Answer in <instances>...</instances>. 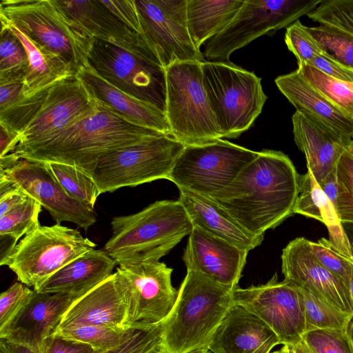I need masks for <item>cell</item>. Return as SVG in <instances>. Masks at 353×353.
<instances>
[{"instance_id": "obj_1", "label": "cell", "mask_w": 353, "mask_h": 353, "mask_svg": "<svg viewBox=\"0 0 353 353\" xmlns=\"http://www.w3.org/2000/svg\"><path fill=\"white\" fill-rule=\"evenodd\" d=\"M299 177L286 154L263 150L230 185L210 199L250 234L261 238L294 214Z\"/></svg>"}, {"instance_id": "obj_30", "label": "cell", "mask_w": 353, "mask_h": 353, "mask_svg": "<svg viewBox=\"0 0 353 353\" xmlns=\"http://www.w3.org/2000/svg\"><path fill=\"white\" fill-rule=\"evenodd\" d=\"M293 213L310 217L324 223L327 228L329 241L332 245L343 255L352 259L335 208L309 171L303 175L299 174V193Z\"/></svg>"}, {"instance_id": "obj_7", "label": "cell", "mask_w": 353, "mask_h": 353, "mask_svg": "<svg viewBox=\"0 0 353 353\" xmlns=\"http://www.w3.org/2000/svg\"><path fill=\"white\" fill-rule=\"evenodd\" d=\"M202 63L175 62L165 68V114L172 136L187 145L223 139L203 83Z\"/></svg>"}, {"instance_id": "obj_9", "label": "cell", "mask_w": 353, "mask_h": 353, "mask_svg": "<svg viewBox=\"0 0 353 353\" xmlns=\"http://www.w3.org/2000/svg\"><path fill=\"white\" fill-rule=\"evenodd\" d=\"M185 147L170 135L150 138L103 157L91 177L101 194L168 179Z\"/></svg>"}, {"instance_id": "obj_19", "label": "cell", "mask_w": 353, "mask_h": 353, "mask_svg": "<svg viewBox=\"0 0 353 353\" xmlns=\"http://www.w3.org/2000/svg\"><path fill=\"white\" fill-rule=\"evenodd\" d=\"M130 291L123 276L117 270L109 278L75 300L57 328L97 325L126 330Z\"/></svg>"}, {"instance_id": "obj_54", "label": "cell", "mask_w": 353, "mask_h": 353, "mask_svg": "<svg viewBox=\"0 0 353 353\" xmlns=\"http://www.w3.org/2000/svg\"><path fill=\"white\" fill-rule=\"evenodd\" d=\"M346 332H347V335L349 338V340L353 346V316L352 317V319H350V321L348 323Z\"/></svg>"}, {"instance_id": "obj_39", "label": "cell", "mask_w": 353, "mask_h": 353, "mask_svg": "<svg viewBox=\"0 0 353 353\" xmlns=\"http://www.w3.org/2000/svg\"><path fill=\"white\" fill-rule=\"evenodd\" d=\"M336 213L341 222L353 223V156L347 149L343 152L336 163Z\"/></svg>"}, {"instance_id": "obj_14", "label": "cell", "mask_w": 353, "mask_h": 353, "mask_svg": "<svg viewBox=\"0 0 353 353\" xmlns=\"http://www.w3.org/2000/svg\"><path fill=\"white\" fill-rule=\"evenodd\" d=\"M234 303L256 315L277 335L281 345L302 341L306 332L305 307L298 288L275 274L266 283L233 291Z\"/></svg>"}, {"instance_id": "obj_11", "label": "cell", "mask_w": 353, "mask_h": 353, "mask_svg": "<svg viewBox=\"0 0 353 353\" xmlns=\"http://www.w3.org/2000/svg\"><path fill=\"white\" fill-rule=\"evenodd\" d=\"M323 1L245 0L229 25L206 42L203 54L212 61L230 62L235 50L262 35L288 28Z\"/></svg>"}, {"instance_id": "obj_31", "label": "cell", "mask_w": 353, "mask_h": 353, "mask_svg": "<svg viewBox=\"0 0 353 353\" xmlns=\"http://www.w3.org/2000/svg\"><path fill=\"white\" fill-rule=\"evenodd\" d=\"M245 1L188 0L187 19L190 37L201 46L219 34L232 21Z\"/></svg>"}, {"instance_id": "obj_10", "label": "cell", "mask_w": 353, "mask_h": 353, "mask_svg": "<svg viewBox=\"0 0 353 353\" xmlns=\"http://www.w3.org/2000/svg\"><path fill=\"white\" fill-rule=\"evenodd\" d=\"M258 153L223 139L203 145H187L168 180L179 190L212 198L230 185Z\"/></svg>"}, {"instance_id": "obj_4", "label": "cell", "mask_w": 353, "mask_h": 353, "mask_svg": "<svg viewBox=\"0 0 353 353\" xmlns=\"http://www.w3.org/2000/svg\"><path fill=\"white\" fill-rule=\"evenodd\" d=\"M233 291L187 270L175 304L162 323L161 344L167 353L208 349L214 332L234 305Z\"/></svg>"}, {"instance_id": "obj_58", "label": "cell", "mask_w": 353, "mask_h": 353, "mask_svg": "<svg viewBox=\"0 0 353 353\" xmlns=\"http://www.w3.org/2000/svg\"><path fill=\"white\" fill-rule=\"evenodd\" d=\"M347 150H349V152L352 154L353 156V140L350 142L349 146H348V148Z\"/></svg>"}, {"instance_id": "obj_35", "label": "cell", "mask_w": 353, "mask_h": 353, "mask_svg": "<svg viewBox=\"0 0 353 353\" xmlns=\"http://www.w3.org/2000/svg\"><path fill=\"white\" fill-rule=\"evenodd\" d=\"M298 289L305 307L306 332L320 329L347 330L353 316L305 290Z\"/></svg>"}, {"instance_id": "obj_27", "label": "cell", "mask_w": 353, "mask_h": 353, "mask_svg": "<svg viewBox=\"0 0 353 353\" xmlns=\"http://www.w3.org/2000/svg\"><path fill=\"white\" fill-rule=\"evenodd\" d=\"M294 141L305 156L307 171L319 183L336 168L351 141L298 112L292 117Z\"/></svg>"}, {"instance_id": "obj_49", "label": "cell", "mask_w": 353, "mask_h": 353, "mask_svg": "<svg viewBox=\"0 0 353 353\" xmlns=\"http://www.w3.org/2000/svg\"><path fill=\"white\" fill-rule=\"evenodd\" d=\"M29 196L19 187L11 182L0 189V217L25 202Z\"/></svg>"}, {"instance_id": "obj_6", "label": "cell", "mask_w": 353, "mask_h": 353, "mask_svg": "<svg viewBox=\"0 0 353 353\" xmlns=\"http://www.w3.org/2000/svg\"><path fill=\"white\" fill-rule=\"evenodd\" d=\"M201 68L222 138H238L252 125L268 99L261 79L230 62L205 61Z\"/></svg>"}, {"instance_id": "obj_42", "label": "cell", "mask_w": 353, "mask_h": 353, "mask_svg": "<svg viewBox=\"0 0 353 353\" xmlns=\"http://www.w3.org/2000/svg\"><path fill=\"white\" fill-rule=\"evenodd\" d=\"M310 245L317 261L349 288L353 260L341 253L325 238L317 242L310 241Z\"/></svg>"}, {"instance_id": "obj_50", "label": "cell", "mask_w": 353, "mask_h": 353, "mask_svg": "<svg viewBox=\"0 0 353 353\" xmlns=\"http://www.w3.org/2000/svg\"><path fill=\"white\" fill-rule=\"evenodd\" d=\"M318 184L335 208L338 193L336 168Z\"/></svg>"}, {"instance_id": "obj_46", "label": "cell", "mask_w": 353, "mask_h": 353, "mask_svg": "<svg viewBox=\"0 0 353 353\" xmlns=\"http://www.w3.org/2000/svg\"><path fill=\"white\" fill-rule=\"evenodd\" d=\"M103 1L106 7L131 30L142 36L139 14L134 0Z\"/></svg>"}, {"instance_id": "obj_26", "label": "cell", "mask_w": 353, "mask_h": 353, "mask_svg": "<svg viewBox=\"0 0 353 353\" xmlns=\"http://www.w3.org/2000/svg\"><path fill=\"white\" fill-rule=\"evenodd\" d=\"M275 83L296 112L345 139L353 140V119L312 88L297 70L279 76Z\"/></svg>"}, {"instance_id": "obj_22", "label": "cell", "mask_w": 353, "mask_h": 353, "mask_svg": "<svg viewBox=\"0 0 353 353\" xmlns=\"http://www.w3.org/2000/svg\"><path fill=\"white\" fill-rule=\"evenodd\" d=\"M57 1L69 17L93 38L112 43L138 56L159 61L144 38L113 14L102 0Z\"/></svg>"}, {"instance_id": "obj_15", "label": "cell", "mask_w": 353, "mask_h": 353, "mask_svg": "<svg viewBox=\"0 0 353 353\" xmlns=\"http://www.w3.org/2000/svg\"><path fill=\"white\" fill-rule=\"evenodd\" d=\"M117 270L125 279L130 291L126 327H145L163 323L178 295V290L171 281L172 268L159 261L119 265Z\"/></svg>"}, {"instance_id": "obj_8", "label": "cell", "mask_w": 353, "mask_h": 353, "mask_svg": "<svg viewBox=\"0 0 353 353\" xmlns=\"http://www.w3.org/2000/svg\"><path fill=\"white\" fill-rule=\"evenodd\" d=\"M96 244L75 229L56 223L26 234L1 265H8L19 282L34 287Z\"/></svg>"}, {"instance_id": "obj_24", "label": "cell", "mask_w": 353, "mask_h": 353, "mask_svg": "<svg viewBox=\"0 0 353 353\" xmlns=\"http://www.w3.org/2000/svg\"><path fill=\"white\" fill-rule=\"evenodd\" d=\"M76 76L99 105L132 123L172 136L166 114L157 107L114 87L88 65L79 69Z\"/></svg>"}, {"instance_id": "obj_20", "label": "cell", "mask_w": 353, "mask_h": 353, "mask_svg": "<svg viewBox=\"0 0 353 353\" xmlns=\"http://www.w3.org/2000/svg\"><path fill=\"white\" fill-rule=\"evenodd\" d=\"M75 300L69 294L41 293L33 290L30 299L0 328V339L43 350L46 340Z\"/></svg>"}, {"instance_id": "obj_41", "label": "cell", "mask_w": 353, "mask_h": 353, "mask_svg": "<svg viewBox=\"0 0 353 353\" xmlns=\"http://www.w3.org/2000/svg\"><path fill=\"white\" fill-rule=\"evenodd\" d=\"M302 340L312 353H353L346 330H312L306 332Z\"/></svg>"}, {"instance_id": "obj_32", "label": "cell", "mask_w": 353, "mask_h": 353, "mask_svg": "<svg viewBox=\"0 0 353 353\" xmlns=\"http://www.w3.org/2000/svg\"><path fill=\"white\" fill-rule=\"evenodd\" d=\"M305 81L329 102L353 119V83L333 78L307 64L296 69Z\"/></svg>"}, {"instance_id": "obj_3", "label": "cell", "mask_w": 353, "mask_h": 353, "mask_svg": "<svg viewBox=\"0 0 353 353\" xmlns=\"http://www.w3.org/2000/svg\"><path fill=\"white\" fill-rule=\"evenodd\" d=\"M110 224L112 234L103 250L119 265L159 261L193 229L179 200L157 201L137 213L113 217Z\"/></svg>"}, {"instance_id": "obj_48", "label": "cell", "mask_w": 353, "mask_h": 353, "mask_svg": "<svg viewBox=\"0 0 353 353\" xmlns=\"http://www.w3.org/2000/svg\"><path fill=\"white\" fill-rule=\"evenodd\" d=\"M307 65H310L333 78L353 83L352 69L340 65L323 54L315 57Z\"/></svg>"}, {"instance_id": "obj_29", "label": "cell", "mask_w": 353, "mask_h": 353, "mask_svg": "<svg viewBox=\"0 0 353 353\" xmlns=\"http://www.w3.org/2000/svg\"><path fill=\"white\" fill-rule=\"evenodd\" d=\"M0 19L19 38L28 53L29 67L23 83L25 97L41 93L61 81L77 74L76 70L60 56L30 39L6 19L1 17Z\"/></svg>"}, {"instance_id": "obj_37", "label": "cell", "mask_w": 353, "mask_h": 353, "mask_svg": "<svg viewBox=\"0 0 353 353\" xmlns=\"http://www.w3.org/2000/svg\"><path fill=\"white\" fill-rule=\"evenodd\" d=\"M132 329L116 330L97 325H75L57 328L52 334L88 344L95 351H104L120 345Z\"/></svg>"}, {"instance_id": "obj_34", "label": "cell", "mask_w": 353, "mask_h": 353, "mask_svg": "<svg viewBox=\"0 0 353 353\" xmlns=\"http://www.w3.org/2000/svg\"><path fill=\"white\" fill-rule=\"evenodd\" d=\"M305 28L323 56L353 70V34L328 24Z\"/></svg>"}, {"instance_id": "obj_33", "label": "cell", "mask_w": 353, "mask_h": 353, "mask_svg": "<svg viewBox=\"0 0 353 353\" xmlns=\"http://www.w3.org/2000/svg\"><path fill=\"white\" fill-rule=\"evenodd\" d=\"M0 85L23 82L29 67L27 51L8 26L0 32Z\"/></svg>"}, {"instance_id": "obj_25", "label": "cell", "mask_w": 353, "mask_h": 353, "mask_svg": "<svg viewBox=\"0 0 353 353\" xmlns=\"http://www.w3.org/2000/svg\"><path fill=\"white\" fill-rule=\"evenodd\" d=\"M117 265L104 250L93 249L62 267L33 290L69 294L77 299L109 278Z\"/></svg>"}, {"instance_id": "obj_55", "label": "cell", "mask_w": 353, "mask_h": 353, "mask_svg": "<svg viewBox=\"0 0 353 353\" xmlns=\"http://www.w3.org/2000/svg\"><path fill=\"white\" fill-rule=\"evenodd\" d=\"M271 353H294L291 345H283L280 349L273 351Z\"/></svg>"}, {"instance_id": "obj_5", "label": "cell", "mask_w": 353, "mask_h": 353, "mask_svg": "<svg viewBox=\"0 0 353 353\" xmlns=\"http://www.w3.org/2000/svg\"><path fill=\"white\" fill-rule=\"evenodd\" d=\"M0 17L60 56L77 72L88 65L94 38L69 17L57 0H1Z\"/></svg>"}, {"instance_id": "obj_36", "label": "cell", "mask_w": 353, "mask_h": 353, "mask_svg": "<svg viewBox=\"0 0 353 353\" xmlns=\"http://www.w3.org/2000/svg\"><path fill=\"white\" fill-rule=\"evenodd\" d=\"M46 163L69 196L94 208L101 192L92 177L72 165Z\"/></svg>"}, {"instance_id": "obj_38", "label": "cell", "mask_w": 353, "mask_h": 353, "mask_svg": "<svg viewBox=\"0 0 353 353\" xmlns=\"http://www.w3.org/2000/svg\"><path fill=\"white\" fill-rule=\"evenodd\" d=\"M41 205L29 198L20 205L0 217V237L12 240L16 245L21 237L40 225Z\"/></svg>"}, {"instance_id": "obj_51", "label": "cell", "mask_w": 353, "mask_h": 353, "mask_svg": "<svg viewBox=\"0 0 353 353\" xmlns=\"http://www.w3.org/2000/svg\"><path fill=\"white\" fill-rule=\"evenodd\" d=\"M0 353H43V350L34 349L22 344L1 339Z\"/></svg>"}, {"instance_id": "obj_45", "label": "cell", "mask_w": 353, "mask_h": 353, "mask_svg": "<svg viewBox=\"0 0 353 353\" xmlns=\"http://www.w3.org/2000/svg\"><path fill=\"white\" fill-rule=\"evenodd\" d=\"M33 290L15 282L0 296V328L4 327L30 299Z\"/></svg>"}, {"instance_id": "obj_43", "label": "cell", "mask_w": 353, "mask_h": 353, "mask_svg": "<svg viewBox=\"0 0 353 353\" xmlns=\"http://www.w3.org/2000/svg\"><path fill=\"white\" fill-rule=\"evenodd\" d=\"M162 341V323L133 328L129 336L119 345L95 353H148Z\"/></svg>"}, {"instance_id": "obj_12", "label": "cell", "mask_w": 353, "mask_h": 353, "mask_svg": "<svg viewBox=\"0 0 353 353\" xmlns=\"http://www.w3.org/2000/svg\"><path fill=\"white\" fill-rule=\"evenodd\" d=\"M88 65L114 87L165 113V70L159 61L94 38Z\"/></svg>"}, {"instance_id": "obj_16", "label": "cell", "mask_w": 353, "mask_h": 353, "mask_svg": "<svg viewBox=\"0 0 353 353\" xmlns=\"http://www.w3.org/2000/svg\"><path fill=\"white\" fill-rule=\"evenodd\" d=\"M38 201L57 223L69 221L87 230L97 221L94 209L69 196L46 163L21 159L13 168L0 172Z\"/></svg>"}, {"instance_id": "obj_18", "label": "cell", "mask_w": 353, "mask_h": 353, "mask_svg": "<svg viewBox=\"0 0 353 353\" xmlns=\"http://www.w3.org/2000/svg\"><path fill=\"white\" fill-rule=\"evenodd\" d=\"M281 271L284 281L318 296L342 312L353 316L349 288L317 261L307 239L296 238L283 250Z\"/></svg>"}, {"instance_id": "obj_52", "label": "cell", "mask_w": 353, "mask_h": 353, "mask_svg": "<svg viewBox=\"0 0 353 353\" xmlns=\"http://www.w3.org/2000/svg\"><path fill=\"white\" fill-rule=\"evenodd\" d=\"M341 227L347 239L350 248V254L353 259V223L341 222Z\"/></svg>"}, {"instance_id": "obj_13", "label": "cell", "mask_w": 353, "mask_h": 353, "mask_svg": "<svg viewBox=\"0 0 353 353\" xmlns=\"http://www.w3.org/2000/svg\"><path fill=\"white\" fill-rule=\"evenodd\" d=\"M141 34L166 68L175 62L205 59L188 29V0H134Z\"/></svg>"}, {"instance_id": "obj_40", "label": "cell", "mask_w": 353, "mask_h": 353, "mask_svg": "<svg viewBox=\"0 0 353 353\" xmlns=\"http://www.w3.org/2000/svg\"><path fill=\"white\" fill-rule=\"evenodd\" d=\"M307 16L319 24L332 25L353 34V0H323Z\"/></svg>"}, {"instance_id": "obj_53", "label": "cell", "mask_w": 353, "mask_h": 353, "mask_svg": "<svg viewBox=\"0 0 353 353\" xmlns=\"http://www.w3.org/2000/svg\"><path fill=\"white\" fill-rule=\"evenodd\" d=\"M291 346L294 353H312L303 340Z\"/></svg>"}, {"instance_id": "obj_47", "label": "cell", "mask_w": 353, "mask_h": 353, "mask_svg": "<svg viewBox=\"0 0 353 353\" xmlns=\"http://www.w3.org/2000/svg\"><path fill=\"white\" fill-rule=\"evenodd\" d=\"M43 353H95L90 345L51 334L46 340Z\"/></svg>"}, {"instance_id": "obj_56", "label": "cell", "mask_w": 353, "mask_h": 353, "mask_svg": "<svg viewBox=\"0 0 353 353\" xmlns=\"http://www.w3.org/2000/svg\"><path fill=\"white\" fill-rule=\"evenodd\" d=\"M349 290L351 297V301L352 303V307H353V263H352V272H351V276L350 279L349 283Z\"/></svg>"}, {"instance_id": "obj_21", "label": "cell", "mask_w": 353, "mask_h": 353, "mask_svg": "<svg viewBox=\"0 0 353 353\" xmlns=\"http://www.w3.org/2000/svg\"><path fill=\"white\" fill-rule=\"evenodd\" d=\"M248 253L194 226L189 234L183 260L187 270L234 290L238 287Z\"/></svg>"}, {"instance_id": "obj_17", "label": "cell", "mask_w": 353, "mask_h": 353, "mask_svg": "<svg viewBox=\"0 0 353 353\" xmlns=\"http://www.w3.org/2000/svg\"><path fill=\"white\" fill-rule=\"evenodd\" d=\"M97 106L76 75L61 81L51 88L36 115L19 134L15 149L46 139L91 113Z\"/></svg>"}, {"instance_id": "obj_2", "label": "cell", "mask_w": 353, "mask_h": 353, "mask_svg": "<svg viewBox=\"0 0 353 353\" xmlns=\"http://www.w3.org/2000/svg\"><path fill=\"white\" fill-rule=\"evenodd\" d=\"M162 135L166 134L132 123L98 104L93 112L54 135L12 152L28 161L72 165L91 177L103 157Z\"/></svg>"}, {"instance_id": "obj_57", "label": "cell", "mask_w": 353, "mask_h": 353, "mask_svg": "<svg viewBox=\"0 0 353 353\" xmlns=\"http://www.w3.org/2000/svg\"><path fill=\"white\" fill-rule=\"evenodd\" d=\"M148 353H167V352L165 350L162 344L161 343L160 345H157V347L151 350Z\"/></svg>"}, {"instance_id": "obj_23", "label": "cell", "mask_w": 353, "mask_h": 353, "mask_svg": "<svg viewBox=\"0 0 353 353\" xmlns=\"http://www.w3.org/2000/svg\"><path fill=\"white\" fill-rule=\"evenodd\" d=\"M280 344L267 324L234 303L214 332L208 350L212 353H271Z\"/></svg>"}, {"instance_id": "obj_44", "label": "cell", "mask_w": 353, "mask_h": 353, "mask_svg": "<svg viewBox=\"0 0 353 353\" xmlns=\"http://www.w3.org/2000/svg\"><path fill=\"white\" fill-rule=\"evenodd\" d=\"M285 42L298 60V64H309L322 52L299 20L286 28Z\"/></svg>"}, {"instance_id": "obj_28", "label": "cell", "mask_w": 353, "mask_h": 353, "mask_svg": "<svg viewBox=\"0 0 353 353\" xmlns=\"http://www.w3.org/2000/svg\"><path fill=\"white\" fill-rule=\"evenodd\" d=\"M179 191L178 200L184 207L193 227H198L247 252L262 243L263 237L258 238L250 234L212 199L185 190Z\"/></svg>"}]
</instances>
